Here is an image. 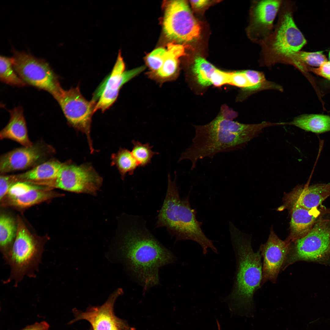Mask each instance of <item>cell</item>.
<instances>
[{"instance_id": "cell-27", "label": "cell", "mask_w": 330, "mask_h": 330, "mask_svg": "<svg viewBox=\"0 0 330 330\" xmlns=\"http://www.w3.org/2000/svg\"><path fill=\"white\" fill-rule=\"evenodd\" d=\"M0 79L2 82L12 86L21 87L26 85L14 69L13 57L0 56Z\"/></svg>"}, {"instance_id": "cell-18", "label": "cell", "mask_w": 330, "mask_h": 330, "mask_svg": "<svg viewBox=\"0 0 330 330\" xmlns=\"http://www.w3.org/2000/svg\"><path fill=\"white\" fill-rule=\"evenodd\" d=\"M291 209L290 234L286 240L291 243L306 236L321 217L318 208L308 209L297 204L289 206Z\"/></svg>"}, {"instance_id": "cell-21", "label": "cell", "mask_w": 330, "mask_h": 330, "mask_svg": "<svg viewBox=\"0 0 330 330\" xmlns=\"http://www.w3.org/2000/svg\"><path fill=\"white\" fill-rule=\"evenodd\" d=\"M63 163L56 160H49L16 176L18 182L32 183L53 180L57 176Z\"/></svg>"}, {"instance_id": "cell-14", "label": "cell", "mask_w": 330, "mask_h": 330, "mask_svg": "<svg viewBox=\"0 0 330 330\" xmlns=\"http://www.w3.org/2000/svg\"><path fill=\"white\" fill-rule=\"evenodd\" d=\"M54 152L50 145L42 142L14 149L3 155L0 159V172L5 173L23 170L42 163Z\"/></svg>"}, {"instance_id": "cell-20", "label": "cell", "mask_w": 330, "mask_h": 330, "mask_svg": "<svg viewBox=\"0 0 330 330\" xmlns=\"http://www.w3.org/2000/svg\"><path fill=\"white\" fill-rule=\"evenodd\" d=\"M62 196L52 189L34 190L16 197L5 196L0 201L5 206L23 209Z\"/></svg>"}, {"instance_id": "cell-13", "label": "cell", "mask_w": 330, "mask_h": 330, "mask_svg": "<svg viewBox=\"0 0 330 330\" xmlns=\"http://www.w3.org/2000/svg\"><path fill=\"white\" fill-rule=\"evenodd\" d=\"M282 2L280 0L252 1L247 29L248 36L252 42L260 45L272 32L273 21Z\"/></svg>"}, {"instance_id": "cell-33", "label": "cell", "mask_w": 330, "mask_h": 330, "mask_svg": "<svg viewBox=\"0 0 330 330\" xmlns=\"http://www.w3.org/2000/svg\"><path fill=\"white\" fill-rule=\"evenodd\" d=\"M18 182L15 175H4L0 177V200L1 201L7 195L10 187Z\"/></svg>"}, {"instance_id": "cell-10", "label": "cell", "mask_w": 330, "mask_h": 330, "mask_svg": "<svg viewBox=\"0 0 330 330\" xmlns=\"http://www.w3.org/2000/svg\"><path fill=\"white\" fill-rule=\"evenodd\" d=\"M164 32L169 38L189 42L198 38L201 26L193 16L187 1H170L167 6L163 21Z\"/></svg>"}, {"instance_id": "cell-30", "label": "cell", "mask_w": 330, "mask_h": 330, "mask_svg": "<svg viewBox=\"0 0 330 330\" xmlns=\"http://www.w3.org/2000/svg\"><path fill=\"white\" fill-rule=\"evenodd\" d=\"M229 84L242 88L250 93L257 92L248 70L231 72Z\"/></svg>"}, {"instance_id": "cell-3", "label": "cell", "mask_w": 330, "mask_h": 330, "mask_svg": "<svg viewBox=\"0 0 330 330\" xmlns=\"http://www.w3.org/2000/svg\"><path fill=\"white\" fill-rule=\"evenodd\" d=\"M168 175L167 189L164 201L158 216L156 227H164L177 240H190L198 243L205 255L211 248L217 250L212 241L205 235L201 228L202 223L196 219V211L190 205L189 196L181 199L176 183Z\"/></svg>"}, {"instance_id": "cell-24", "label": "cell", "mask_w": 330, "mask_h": 330, "mask_svg": "<svg viewBox=\"0 0 330 330\" xmlns=\"http://www.w3.org/2000/svg\"><path fill=\"white\" fill-rule=\"evenodd\" d=\"M185 54V48L183 46L169 44L163 64L155 73L156 76L163 80L173 77L177 70L178 59Z\"/></svg>"}, {"instance_id": "cell-1", "label": "cell", "mask_w": 330, "mask_h": 330, "mask_svg": "<svg viewBox=\"0 0 330 330\" xmlns=\"http://www.w3.org/2000/svg\"><path fill=\"white\" fill-rule=\"evenodd\" d=\"M123 230L117 254L145 289L157 285L159 268L173 261V255L154 237L140 217H129Z\"/></svg>"}, {"instance_id": "cell-15", "label": "cell", "mask_w": 330, "mask_h": 330, "mask_svg": "<svg viewBox=\"0 0 330 330\" xmlns=\"http://www.w3.org/2000/svg\"><path fill=\"white\" fill-rule=\"evenodd\" d=\"M122 293L121 288L116 289L102 305L90 307L85 312L74 309L73 312L75 318L69 324L85 320L90 323L92 330H111L115 326L119 327L122 330H130L127 323L116 316L114 312L115 302Z\"/></svg>"}, {"instance_id": "cell-37", "label": "cell", "mask_w": 330, "mask_h": 330, "mask_svg": "<svg viewBox=\"0 0 330 330\" xmlns=\"http://www.w3.org/2000/svg\"><path fill=\"white\" fill-rule=\"evenodd\" d=\"M190 1L193 7L196 9H201L206 6L210 2L207 0H191Z\"/></svg>"}, {"instance_id": "cell-2", "label": "cell", "mask_w": 330, "mask_h": 330, "mask_svg": "<svg viewBox=\"0 0 330 330\" xmlns=\"http://www.w3.org/2000/svg\"><path fill=\"white\" fill-rule=\"evenodd\" d=\"M237 116L236 112L224 108L209 123L195 126L192 144L181 154L178 161L190 160L193 170L198 160L207 157L212 158L217 153L239 148L266 127L264 122L245 124L233 121Z\"/></svg>"}, {"instance_id": "cell-26", "label": "cell", "mask_w": 330, "mask_h": 330, "mask_svg": "<svg viewBox=\"0 0 330 330\" xmlns=\"http://www.w3.org/2000/svg\"><path fill=\"white\" fill-rule=\"evenodd\" d=\"M322 51L310 52L298 51L291 57L288 64L295 66L304 72L308 66L319 67L323 63L327 61Z\"/></svg>"}, {"instance_id": "cell-32", "label": "cell", "mask_w": 330, "mask_h": 330, "mask_svg": "<svg viewBox=\"0 0 330 330\" xmlns=\"http://www.w3.org/2000/svg\"><path fill=\"white\" fill-rule=\"evenodd\" d=\"M167 52V50L160 48L155 50L147 57L146 61L150 68L156 73L162 66Z\"/></svg>"}, {"instance_id": "cell-39", "label": "cell", "mask_w": 330, "mask_h": 330, "mask_svg": "<svg viewBox=\"0 0 330 330\" xmlns=\"http://www.w3.org/2000/svg\"><path fill=\"white\" fill-rule=\"evenodd\" d=\"M218 330H221L220 325H218Z\"/></svg>"}, {"instance_id": "cell-12", "label": "cell", "mask_w": 330, "mask_h": 330, "mask_svg": "<svg viewBox=\"0 0 330 330\" xmlns=\"http://www.w3.org/2000/svg\"><path fill=\"white\" fill-rule=\"evenodd\" d=\"M120 54L112 71L93 94L92 100L97 102L95 112L100 110L104 112L109 108L117 100L122 86L145 69L141 66L125 71V64Z\"/></svg>"}, {"instance_id": "cell-31", "label": "cell", "mask_w": 330, "mask_h": 330, "mask_svg": "<svg viewBox=\"0 0 330 330\" xmlns=\"http://www.w3.org/2000/svg\"><path fill=\"white\" fill-rule=\"evenodd\" d=\"M49 187L33 184L29 182H18L13 184L10 188L5 196L14 197L24 194L34 190L52 189Z\"/></svg>"}, {"instance_id": "cell-22", "label": "cell", "mask_w": 330, "mask_h": 330, "mask_svg": "<svg viewBox=\"0 0 330 330\" xmlns=\"http://www.w3.org/2000/svg\"><path fill=\"white\" fill-rule=\"evenodd\" d=\"M287 124L307 131L321 134L330 131V116L317 114H305L294 119Z\"/></svg>"}, {"instance_id": "cell-34", "label": "cell", "mask_w": 330, "mask_h": 330, "mask_svg": "<svg viewBox=\"0 0 330 330\" xmlns=\"http://www.w3.org/2000/svg\"><path fill=\"white\" fill-rule=\"evenodd\" d=\"M230 73L221 71L217 68L212 77V84L216 86H220L226 83L229 84Z\"/></svg>"}, {"instance_id": "cell-28", "label": "cell", "mask_w": 330, "mask_h": 330, "mask_svg": "<svg viewBox=\"0 0 330 330\" xmlns=\"http://www.w3.org/2000/svg\"><path fill=\"white\" fill-rule=\"evenodd\" d=\"M217 68L201 57H196L194 61L192 71L198 83L203 86L212 85V77Z\"/></svg>"}, {"instance_id": "cell-38", "label": "cell", "mask_w": 330, "mask_h": 330, "mask_svg": "<svg viewBox=\"0 0 330 330\" xmlns=\"http://www.w3.org/2000/svg\"><path fill=\"white\" fill-rule=\"evenodd\" d=\"M111 330H122V329L117 326H115Z\"/></svg>"}, {"instance_id": "cell-9", "label": "cell", "mask_w": 330, "mask_h": 330, "mask_svg": "<svg viewBox=\"0 0 330 330\" xmlns=\"http://www.w3.org/2000/svg\"><path fill=\"white\" fill-rule=\"evenodd\" d=\"M291 244L290 251L282 268L299 260H317L330 250V220L320 217L305 236Z\"/></svg>"}, {"instance_id": "cell-16", "label": "cell", "mask_w": 330, "mask_h": 330, "mask_svg": "<svg viewBox=\"0 0 330 330\" xmlns=\"http://www.w3.org/2000/svg\"><path fill=\"white\" fill-rule=\"evenodd\" d=\"M291 243L280 239L273 232L259 250L263 258L262 284L267 281L275 283L284 264Z\"/></svg>"}, {"instance_id": "cell-23", "label": "cell", "mask_w": 330, "mask_h": 330, "mask_svg": "<svg viewBox=\"0 0 330 330\" xmlns=\"http://www.w3.org/2000/svg\"><path fill=\"white\" fill-rule=\"evenodd\" d=\"M17 223L9 215L2 213L0 216V249L6 263L14 243L16 233Z\"/></svg>"}, {"instance_id": "cell-35", "label": "cell", "mask_w": 330, "mask_h": 330, "mask_svg": "<svg viewBox=\"0 0 330 330\" xmlns=\"http://www.w3.org/2000/svg\"><path fill=\"white\" fill-rule=\"evenodd\" d=\"M314 72L318 75L330 80V62L323 63L318 68L314 69Z\"/></svg>"}, {"instance_id": "cell-7", "label": "cell", "mask_w": 330, "mask_h": 330, "mask_svg": "<svg viewBox=\"0 0 330 330\" xmlns=\"http://www.w3.org/2000/svg\"><path fill=\"white\" fill-rule=\"evenodd\" d=\"M12 52L14 69L25 84L48 92L57 101L63 89L49 64L24 52Z\"/></svg>"}, {"instance_id": "cell-4", "label": "cell", "mask_w": 330, "mask_h": 330, "mask_svg": "<svg viewBox=\"0 0 330 330\" xmlns=\"http://www.w3.org/2000/svg\"><path fill=\"white\" fill-rule=\"evenodd\" d=\"M231 240L236 255V270L233 289L226 298L232 308H250L255 292L261 286L262 266L259 250L252 249L250 242L232 223L229 224Z\"/></svg>"}, {"instance_id": "cell-11", "label": "cell", "mask_w": 330, "mask_h": 330, "mask_svg": "<svg viewBox=\"0 0 330 330\" xmlns=\"http://www.w3.org/2000/svg\"><path fill=\"white\" fill-rule=\"evenodd\" d=\"M57 101L68 124L86 135L91 152H93L90 132L92 118L95 112L97 102L92 100H86L81 94L79 86L68 90L63 89Z\"/></svg>"}, {"instance_id": "cell-8", "label": "cell", "mask_w": 330, "mask_h": 330, "mask_svg": "<svg viewBox=\"0 0 330 330\" xmlns=\"http://www.w3.org/2000/svg\"><path fill=\"white\" fill-rule=\"evenodd\" d=\"M102 183V178L91 164L77 165L71 161L63 163L54 179L37 184L77 193L95 195Z\"/></svg>"}, {"instance_id": "cell-6", "label": "cell", "mask_w": 330, "mask_h": 330, "mask_svg": "<svg viewBox=\"0 0 330 330\" xmlns=\"http://www.w3.org/2000/svg\"><path fill=\"white\" fill-rule=\"evenodd\" d=\"M16 237L6 264L11 267L9 277L5 284L14 281L17 287L24 277H36L42 262L44 246L47 237H41L31 233L20 216L17 220Z\"/></svg>"}, {"instance_id": "cell-29", "label": "cell", "mask_w": 330, "mask_h": 330, "mask_svg": "<svg viewBox=\"0 0 330 330\" xmlns=\"http://www.w3.org/2000/svg\"><path fill=\"white\" fill-rule=\"evenodd\" d=\"M132 143L133 147L131 153L136 160L139 167H144L149 163L153 156L159 153L152 151V146L149 143L143 144L133 140Z\"/></svg>"}, {"instance_id": "cell-19", "label": "cell", "mask_w": 330, "mask_h": 330, "mask_svg": "<svg viewBox=\"0 0 330 330\" xmlns=\"http://www.w3.org/2000/svg\"><path fill=\"white\" fill-rule=\"evenodd\" d=\"M9 112L10 119L7 124L0 132L1 139H11L23 146H31L33 144L28 138L22 108L18 107Z\"/></svg>"}, {"instance_id": "cell-5", "label": "cell", "mask_w": 330, "mask_h": 330, "mask_svg": "<svg viewBox=\"0 0 330 330\" xmlns=\"http://www.w3.org/2000/svg\"><path fill=\"white\" fill-rule=\"evenodd\" d=\"M293 6L291 1H282L274 31L260 45L259 61L262 65L270 67L278 63L288 64L292 56L306 43L294 21Z\"/></svg>"}, {"instance_id": "cell-25", "label": "cell", "mask_w": 330, "mask_h": 330, "mask_svg": "<svg viewBox=\"0 0 330 330\" xmlns=\"http://www.w3.org/2000/svg\"><path fill=\"white\" fill-rule=\"evenodd\" d=\"M112 166L115 165L117 168L122 179H124L128 173L132 175L138 166L131 152L125 148H120L116 153L111 157Z\"/></svg>"}, {"instance_id": "cell-17", "label": "cell", "mask_w": 330, "mask_h": 330, "mask_svg": "<svg viewBox=\"0 0 330 330\" xmlns=\"http://www.w3.org/2000/svg\"><path fill=\"white\" fill-rule=\"evenodd\" d=\"M330 196V183L297 186L285 196L286 204H297L305 208H318Z\"/></svg>"}, {"instance_id": "cell-36", "label": "cell", "mask_w": 330, "mask_h": 330, "mask_svg": "<svg viewBox=\"0 0 330 330\" xmlns=\"http://www.w3.org/2000/svg\"><path fill=\"white\" fill-rule=\"evenodd\" d=\"M50 325L46 321H43L28 325L21 330H49Z\"/></svg>"}, {"instance_id": "cell-40", "label": "cell", "mask_w": 330, "mask_h": 330, "mask_svg": "<svg viewBox=\"0 0 330 330\" xmlns=\"http://www.w3.org/2000/svg\"><path fill=\"white\" fill-rule=\"evenodd\" d=\"M328 58H329V61L330 62V52H329V53Z\"/></svg>"}]
</instances>
